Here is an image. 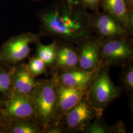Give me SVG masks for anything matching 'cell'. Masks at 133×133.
Returning <instances> with one entry per match:
<instances>
[{
    "label": "cell",
    "mask_w": 133,
    "mask_h": 133,
    "mask_svg": "<svg viewBox=\"0 0 133 133\" xmlns=\"http://www.w3.org/2000/svg\"><path fill=\"white\" fill-rule=\"evenodd\" d=\"M38 15L40 31L58 42L76 45L94 37L91 14L79 0H54Z\"/></svg>",
    "instance_id": "obj_1"
},
{
    "label": "cell",
    "mask_w": 133,
    "mask_h": 133,
    "mask_svg": "<svg viewBox=\"0 0 133 133\" xmlns=\"http://www.w3.org/2000/svg\"><path fill=\"white\" fill-rule=\"evenodd\" d=\"M110 67L103 62L100 69L88 86L85 97L100 114L114 101L119 98L122 91L115 85L109 75Z\"/></svg>",
    "instance_id": "obj_2"
},
{
    "label": "cell",
    "mask_w": 133,
    "mask_h": 133,
    "mask_svg": "<svg viewBox=\"0 0 133 133\" xmlns=\"http://www.w3.org/2000/svg\"><path fill=\"white\" fill-rule=\"evenodd\" d=\"M31 95L35 109L36 119L44 129L55 116L57 101L56 81L53 77L38 80Z\"/></svg>",
    "instance_id": "obj_3"
},
{
    "label": "cell",
    "mask_w": 133,
    "mask_h": 133,
    "mask_svg": "<svg viewBox=\"0 0 133 133\" xmlns=\"http://www.w3.org/2000/svg\"><path fill=\"white\" fill-rule=\"evenodd\" d=\"M43 36L40 31L23 33L10 38L0 48V66L11 67L23 62L30 56V44H35Z\"/></svg>",
    "instance_id": "obj_4"
},
{
    "label": "cell",
    "mask_w": 133,
    "mask_h": 133,
    "mask_svg": "<svg viewBox=\"0 0 133 133\" xmlns=\"http://www.w3.org/2000/svg\"><path fill=\"white\" fill-rule=\"evenodd\" d=\"M132 37L100 39L99 43L102 62L110 68L122 66L133 61V42Z\"/></svg>",
    "instance_id": "obj_5"
},
{
    "label": "cell",
    "mask_w": 133,
    "mask_h": 133,
    "mask_svg": "<svg viewBox=\"0 0 133 133\" xmlns=\"http://www.w3.org/2000/svg\"><path fill=\"white\" fill-rule=\"evenodd\" d=\"M22 118L36 119L32 95L11 92L5 99L3 108L0 113V120Z\"/></svg>",
    "instance_id": "obj_6"
},
{
    "label": "cell",
    "mask_w": 133,
    "mask_h": 133,
    "mask_svg": "<svg viewBox=\"0 0 133 133\" xmlns=\"http://www.w3.org/2000/svg\"><path fill=\"white\" fill-rule=\"evenodd\" d=\"M103 115L96 110L84 96L62 117L60 122L68 129L69 133H83L86 127L96 117Z\"/></svg>",
    "instance_id": "obj_7"
},
{
    "label": "cell",
    "mask_w": 133,
    "mask_h": 133,
    "mask_svg": "<svg viewBox=\"0 0 133 133\" xmlns=\"http://www.w3.org/2000/svg\"><path fill=\"white\" fill-rule=\"evenodd\" d=\"M91 27L100 39L133 36L120 21L104 11L91 14Z\"/></svg>",
    "instance_id": "obj_8"
},
{
    "label": "cell",
    "mask_w": 133,
    "mask_h": 133,
    "mask_svg": "<svg viewBox=\"0 0 133 133\" xmlns=\"http://www.w3.org/2000/svg\"><path fill=\"white\" fill-rule=\"evenodd\" d=\"M57 83V107L52 121L60 122L62 117L76 106L85 95L87 88H76Z\"/></svg>",
    "instance_id": "obj_9"
},
{
    "label": "cell",
    "mask_w": 133,
    "mask_h": 133,
    "mask_svg": "<svg viewBox=\"0 0 133 133\" xmlns=\"http://www.w3.org/2000/svg\"><path fill=\"white\" fill-rule=\"evenodd\" d=\"M76 45L78 54V68L88 72L98 70L102 60L97 38L93 37Z\"/></svg>",
    "instance_id": "obj_10"
},
{
    "label": "cell",
    "mask_w": 133,
    "mask_h": 133,
    "mask_svg": "<svg viewBox=\"0 0 133 133\" xmlns=\"http://www.w3.org/2000/svg\"><path fill=\"white\" fill-rule=\"evenodd\" d=\"M100 68L94 71L88 72L76 67L58 71L51 76L57 83L63 85L76 88H86Z\"/></svg>",
    "instance_id": "obj_11"
},
{
    "label": "cell",
    "mask_w": 133,
    "mask_h": 133,
    "mask_svg": "<svg viewBox=\"0 0 133 133\" xmlns=\"http://www.w3.org/2000/svg\"><path fill=\"white\" fill-rule=\"evenodd\" d=\"M10 68L11 92L31 94L36 86L38 79L30 75L27 64L22 62Z\"/></svg>",
    "instance_id": "obj_12"
},
{
    "label": "cell",
    "mask_w": 133,
    "mask_h": 133,
    "mask_svg": "<svg viewBox=\"0 0 133 133\" xmlns=\"http://www.w3.org/2000/svg\"><path fill=\"white\" fill-rule=\"evenodd\" d=\"M56 43L55 61L50 69L51 75L62 70L78 67V50L75 45L69 43Z\"/></svg>",
    "instance_id": "obj_13"
},
{
    "label": "cell",
    "mask_w": 133,
    "mask_h": 133,
    "mask_svg": "<svg viewBox=\"0 0 133 133\" xmlns=\"http://www.w3.org/2000/svg\"><path fill=\"white\" fill-rule=\"evenodd\" d=\"M43 126L36 119L0 120V133H43Z\"/></svg>",
    "instance_id": "obj_14"
},
{
    "label": "cell",
    "mask_w": 133,
    "mask_h": 133,
    "mask_svg": "<svg viewBox=\"0 0 133 133\" xmlns=\"http://www.w3.org/2000/svg\"><path fill=\"white\" fill-rule=\"evenodd\" d=\"M100 7L118 20L129 31L128 14L130 9L125 0H102Z\"/></svg>",
    "instance_id": "obj_15"
},
{
    "label": "cell",
    "mask_w": 133,
    "mask_h": 133,
    "mask_svg": "<svg viewBox=\"0 0 133 133\" xmlns=\"http://www.w3.org/2000/svg\"><path fill=\"white\" fill-rule=\"evenodd\" d=\"M35 44L36 52L34 55L44 62L48 69H51L55 61L57 48L56 41L54 40L52 43L48 45H45L39 40Z\"/></svg>",
    "instance_id": "obj_16"
},
{
    "label": "cell",
    "mask_w": 133,
    "mask_h": 133,
    "mask_svg": "<svg viewBox=\"0 0 133 133\" xmlns=\"http://www.w3.org/2000/svg\"><path fill=\"white\" fill-rule=\"evenodd\" d=\"M122 71L120 74L119 81L120 88L129 98L130 105H133V61L121 66Z\"/></svg>",
    "instance_id": "obj_17"
},
{
    "label": "cell",
    "mask_w": 133,
    "mask_h": 133,
    "mask_svg": "<svg viewBox=\"0 0 133 133\" xmlns=\"http://www.w3.org/2000/svg\"><path fill=\"white\" fill-rule=\"evenodd\" d=\"M11 92L10 68L0 66V93L5 99Z\"/></svg>",
    "instance_id": "obj_18"
},
{
    "label": "cell",
    "mask_w": 133,
    "mask_h": 133,
    "mask_svg": "<svg viewBox=\"0 0 133 133\" xmlns=\"http://www.w3.org/2000/svg\"><path fill=\"white\" fill-rule=\"evenodd\" d=\"M27 66L30 75L34 78L48 73V68L44 62L35 55L30 58Z\"/></svg>",
    "instance_id": "obj_19"
},
{
    "label": "cell",
    "mask_w": 133,
    "mask_h": 133,
    "mask_svg": "<svg viewBox=\"0 0 133 133\" xmlns=\"http://www.w3.org/2000/svg\"><path fill=\"white\" fill-rule=\"evenodd\" d=\"M110 126L103 116H97L84 129L82 133H109Z\"/></svg>",
    "instance_id": "obj_20"
},
{
    "label": "cell",
    "mask_w": 133,
    "mask_h": 133,
    "mask_svg": "<svg viewBox=\"0 0 133 133\" xmlns=\"http://www.w3.org/2000/svg\"><path fill=\"white\" fill-rule=\"evenodd\" d=\"M43 133H70L68 129L61 123L51 121L43 130Z\"/></svg>",
    "instance_id": "obj_21"
},
{
    "label": "cell",
    "mask_w": 133,
    "mask_h": 133,
    "mask_svg": "<svg viewBox=\"0 0 133 133\" xmlns=\"http://www.w3.org/2000/svg\"><path fill=\"white\" fill-rule=\"evenodd\" d=\"M82 4L88 10L89 9L93 12L99 11L102 0H79Z\"/></svg>",
    "instance_id": "obj_22"
},
{
    "label": "cell",
    "mask_w": 133,
    "mask_h": 133,
    "mask_svg": "<svg viewBox=\"0 0 133 133\" xmlns=\"http://www.w3.org/2000/svg\"><path fill=\"white\" fill-rule=\"evenodd\" d=\"M125 123L123 120L119 119L116 123L110 126L109 133H127Z\"/></svg>",
    "instance_id": "obj_23"
},
{
    "label": "cell",
    "mask_w": 133,
    "mask_h": 133,
    "mask_svg": "<svg viewBox=\"0 0 133 133\" xmlns=\"http://www.w3.org/2000/svg\"><path fill=\"white\" fill-rule=\"evenodd\" d=\"M128 30L131 34H133V9L129 10L128 14Z\"/></svg>",
    "instance_id": "obj_24"
},
{
    "label": "cell",
    "mask_w": 133,
    "mask_h": 133,
    "mask_svg": "<svg viewBox=\"0 0 133 133\" xmlns=\"http://www.w3.org/2000/svg\"><path fill=\"white\" fill-rule=\"evenodd\" d=\"M4 102H5V98L3 97L2 95L1 94L0 95V113L3 108Z\"/></svg>",
    "instance_id": "obj_25"
},
{
    "label": "cell",
    "mask_w": 133,
    "mask_h": 133,
    "mask_svg": "<svg viewBox=\"0 0 133 133\" xmlns=\"http://www.w3.org/2000/svg\"><path fill=\"white\" fill-rule=\"evenodd\" d=\"M129 9H133V0H125Z\"/></svg>",
    "instance_id": "obj_26"
},
{
    "label": "cell",
    "mask_w": 133,
    "mask_h": 133,
    "mask_svg": "<svg viewBox=\"0 0 133 133\" xmlns=\"http://www.w3.org/2000/svg\"><path fill=\"white\" fill-rule=\"evenodd\" d=\"M32 1H40L42 0H32Z\"/></svg>",
    "instance_id": "obj_27"
}]
</instances>
